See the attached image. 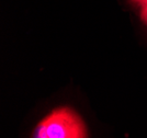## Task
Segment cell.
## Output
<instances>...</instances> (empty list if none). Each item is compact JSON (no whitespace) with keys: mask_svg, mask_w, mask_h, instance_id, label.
I'll return each mask as SVG.
<instances>
[{"mask_svg":"<svg viewBox=\"0 0 147 138\" xmlns=\"http://www.w3.org/2000/svg\"><path fill=\"white\" fill-rule=\"evenodd\" d=\"M32 138H88L86 124L68 106L53 110L35 127Z\"/></svg>","mask_w":147,"mask_h":138,"instance_id":"6da1fadb","label":"cell"},{"mask_svg":"<svg viewBox=\"0 0 147 138\" xmlns=\"http://www.w3.org/2000/svg\"><path fill=\"white\" fill-rule=\"evenodd\" d=\"M142 7V10H141V18L142 20L147 24V2H145Z\"/></svg>","mask_w":147,"mask_h":138,"instance_id":"7a4b0ae2","label":"cell"},{"mask_svg":"<svg viewBox=\"0 0 147 138\" xmlns=\"http://www.w3.org/2000/svg\"><path fill=\"white\" fill-rule=\"evenodd\" d=\"M131 1L136 3V5H140V6H143L145 2H147V0H131Z\"/></svg>","mask_w":147,"mask_h":138,"instance_id":"3957f363","label":"cell"}]
</instances>
